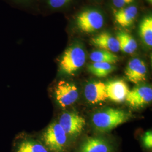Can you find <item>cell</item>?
<instances>
[{
  "instance_id": "cell-18",
  "label": "cell",
  "mask_w": 152,
  "mask_h": 152,
  "mask_svg": "<svg viewBox=\"0 0 152 152\" xmlns=\"http://www.w3.org/2000/svg\"><path fill=\"white\" fill-rule=\"evenodd\" d=\"M16 152H48L47 149L39 142L27 140L22 141L17 148Z\"/></svg>"
},
{
  "instance_id": "cell-20",
  "label": "cell",
  "mask_w": 152,
  "mask_h": 152,
  "mask_svg": "<svg viewBox=\"0 0 152 152\" xmlns=\"http://www.w3.org/2000/svg\"><path fill=\"white\" fill-rule=\"evenodd\" d=\"M142 142L144 147L147 149H151L152 148V131H148L142 137Z\"/></svg>"
},
{
  "instance_id": "cell-8",
  "label": "cell",
  "mask_w": 152,
  "mask_h": 152,
  "mask_svg": "<svg viewBox=\"0 0 152 152\" xmlns=\"http://www.w3.org/2000/svg\"><path fill=\"white\" fill-rule=\"evenodd\" d=\"M125 76L129 81L139 85L147 79V67L145 63L139 58H134L129 61L126 67Z\"/></svg>"
},
{
  "instance_id": "cell-1",
  "label": "cell",
  "mask_w": 152,
  "mask_h": 152,
  "mask_svg": "<svg viewBox=\"0 0 152 152\" xmlns=\"http://www.w3.org/2000/svg\"><path fill=\"white\" fill-rule=\"evenodd\" d=\"M131 117L130 113L124 110L107 108L92 115V124L96 130L100 132H107L126 122Z\"/></svg>"
},
{
  "instance_id": "cell-3",
  "label": "cell",
  "mask_w": 152,
  "mask_h": 152,
  "mask_svg": "<svg viewBox=\"0 0 152 152\" xmlns=\"http://www.w3.org/2000/svg\"><path fill=\"white\" fill-rule=\"evenodd\" d=\"M45 145L51 151L60 152L65 148L67 135L59 123L53 122L49 125L42 135Z\"/></svg>"
},
{
  "instance_id": "cell-7",
  "label": "cell",
  "mask_w": 152,
  "mask_h": 152,
  "mask_svg": "<svg viewBox=\"0 0 152 152\" xmlns=\"http://www.w3.org/2000/svg\"><path fill=\"white\" fill-rule=\"evenodd\" d=\"M152 100V87L139 84L130 90L125 101L131 107L139 108L150 103Z\"/></svg>"
},
{
  "instance_id": "cell-17",
  "label": "cell",
  "mask_w": 152,
  "mask_h": 152,
  "mask_svg": "<svg viewBox=\"0 0 152 152\" xmlns=\"http://www.w3.org/2000/svg\"><path fill=\"white\" fill-rule=\"evenodd\" d=\"M114 64L107 63H92L88 65V70L94 76L104 78L115 69Z\"/></svg>"
},
{
  "instance_id": "cell-6",
  "label": "cell",
  "mask_w": 152,
  "mask_h": 152,
  "mask_svg": "<svg viewBox=\"0 0 152 152\" xmlns=\"http://www.w3.org/2000/svg\"><path fill=\"white\" fill-rule=\"evenodd\" d=\"M58 123L67 136L73 138H75L81 134L86 125L85 118L74 112H64L60 115Z\"/></svg>"
},
{
  "instance_id": "cell-22",
  "label": "cell",
  "mask_w": 152,
  "mask_h": 152,
  "mask_svg": "<svg viewBox=\"0 0 152 152\" xmlns=\"http://www.w3.org/2000/svg\"><path fill=\"white\" fill-rule=\"evenodd\" d=\"M148 1H149V2H151V3H152V0H148Z\"/></svg>"
},
{
  "instance_id": "cell-21",
  "label": "cell",
  "mask_w": 152,
  "mask_h": 152,
  "mask_svg": "<svg viewBox=\"0 0 152 152\" xmlns=\"http://www.w3.org/2000/svg\"><path fill=\"white\" fill-rule=\"evenodd\" d=\"M135 0H112V3L116 8L121 9L132 3Z\"/></svg>"
},
{
  "instance_id": "cell-13",
  "label": "cell",
  "mask_w": 152,
  "mask_h": 152,
  "mask_svg": "<svg viewBox=\"0 0 152 152\" xmlns=\"http://www.w3.org/2000/svg\"><path fill=\"white\" fill-rule=\"evenodd\" d=\"M137 14L138 9L135 6H125L114 12V19L121 27H129L135 20Z\"/></svg>"
},
{
  "instance_id": "cell-15",
  "label": "cell",
  "mask_w": 152,
  "mask_h": 152,
  "mask_svg": "<svg viewBox=\"0 0 152 152\" xmlns=\"http://www.w3.org/2000/svg\"><path fill=\"white\" fill-rule=\"evenodd\" d=\"M139 35L142 42L149 48L152 46V17H144L139 25Z\"/></svg>"
},
{
  "instance_id": "cell-12",
  "label": "cell",
  "mask_w": 152,
  "mask_h": 152,
  "mask_svg": "<svg viewBox=\"0 0 152 152\" xmlns=\"http://www.w3.org/2000/svg\"><path fill=\"white\" fill-rule=\"evenodd\" d=\"M92 45L99 49L115 53L120 51L119 44L116 37L107 32L100 33L91 39Z\"/></svg>"
},
{
  "instance_id": "cell-4",
  "label": "cell",
  "mask_w": 152,
  "mask_h": 152,
  "mask_svg": "<svg viewBox=\"0 0 152 152\" xmlns=\"http://www.w3.org/2000/svg\"><path fill=\"white\" fill-rule=\"evenodd\" d=\"M104 23L103 15L96 10L88 9L82 11L76 18L77 26L83 33L95 32L103 27Z\"/></svg>"
},
{
  "instance_id": "cell-10",
  "label": "cell",
  "mask_w": 152,
  "mask_h": 152,
  "mask_svg": "<svg viewBox=\"0 0 152 152\" xmlns=\"http://www.w3.org/2000/svg\"><path fill=\"white\" fill-rule=\"evenodd\" d=\"M113 145L108 139L100 136L90 137L82 142L78 152H113Z\"/></svg>"
},
{
  "instance_id": "cell-16",
  "label": "cell",
  "mask_w": 152,
  "mask_h": 152,
  "mask_svg": "<svg viewBox=\"0 0 152 152\" xmlns=\"http://www.w3.org/2000/svg\"><path fill=\"white\" fill-rule=\"evenodd\" d=\"M89 58L94 63H107L112 64H115L119 61V57L117 55L100 49L91 53Z\"/></svg>"
},
{
  "instance_id": "cell-11",
  "label": "cell",
  "mask_w": 152,
  "mask_h": 152,
  "mask_svg": "<svg viewBox=\"0 0 152 152\" xmlns=\"http://www.w3.org/2000/svg\"><path fill=\"white\" fill-rule=\"evenodd\" d=\"M84 95L87 102L92 104L102 103L108 99L105 83L101 81L88 82L85 87Z\"/></svg>"
},
{
  "instance_id": "cell-2",
  "label": "cell",
  "mask_w": 152,
  "mask_h": 152,
  "mask_svg": "<svg viewBox=\"0 0 152 152\" xmlns=\"http://www.w3.org/2000/svg\"><path fill=\"white\" fill-rule=\"evenodd\" d=\"M86 54L80 44L71 45L66 49L59 62L60 73L65 75H74L84 65Z\"/></svg>"
},
{
  "instance_id": "cell-14",
  "label": "cell",
  "mask_w": 152,
  "mask_h": 152,
  "mask_svg": "<svg viewBox=\"0 0 152 152\" xmlns=\"http://www.w3.org/2000/svg\"><path fill=\"white\" fill-rule=\"evenodd\" d=\"M115 37L119 44L120 51L130 54L137 49L136 40L130 34L121 31L117 33Z\"/></svg>"
},
{
  "instance_id": "cell-5",
  "label": "cell",
  "mask_w": 152,
  "mask_h": 152,
  "mask_svg": "<svg viewBox=\"0 0 152 152\" xmlns=\"http://www.w3.org/2000/svg\"><path fill=\"white\" fill-rule=\"evenodd\" d=\"M55 97L58 105L65 108L76 103L79 97L78 88L74 83L60 81L55 89Z\"/></svg>"
},
{
  "instance_id": "cell-19",
  "label": "cell",
  "mask_w": 152,
  "mask_h": 152,
  "mask_svg": "<svg viewBox=\"0 0 152 152\" xmlns=\"http://www.w3.org/2000/svg\"><path fill=\"white\" fill-rule=\"evenodd\" d=\"M71 0H48L49 6L54 9H58L63 7L69 3Z\"/></svg>"
},
{
  "instance_id": "cell-9",
  "label": "cell",
  "mask_w": 152,
  "mask_h": 152,
  "mask_svg": "<svg viewBox=\"0 0 152 152\" xmlns=\"http://www.w3.org/2000/svg\"><path fill=\"white\" fill-rule=\"evenodd\" d=\"M105 86L108 99L117 103L125 102L130 89L124 80H109L105 83Z\"/></svg>"
},
{
  "instance_id": "cell-23",
  "label": "cell",
  "mask_w": 152,
  "mask_h": 152,
  "mask_svg": "<svg viewBox=\"0 0 152 152\" xmlns=\"http://www.w3.org/2000/svg\"><path fill=\"white\" fill-rule=\"evenodd\" d=\"M20 1H25V0H20Z\"/></svg>"
}]
</instances>
